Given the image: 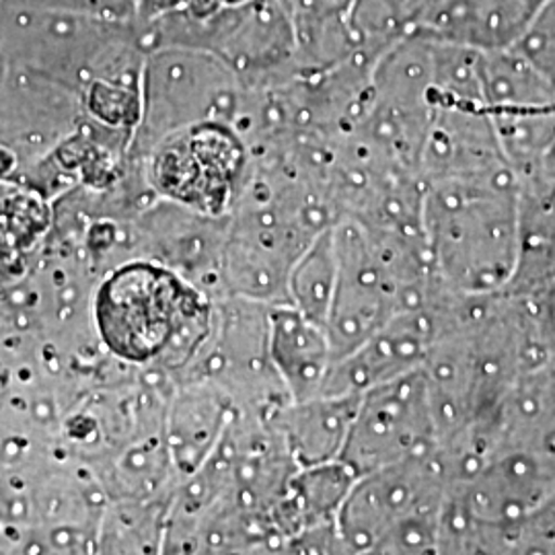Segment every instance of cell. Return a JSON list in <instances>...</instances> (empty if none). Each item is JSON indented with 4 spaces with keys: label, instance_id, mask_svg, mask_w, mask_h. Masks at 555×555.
<instances>
[{
    "label": "cell",
    "instance_id": "1",
    "mask_svg": "<svg viewBox=\"0 0 555 555\" xmlns=\"http://www.w3.org/2000/svg\"><path fill=\"white\" fill-rule=\"evenodd\" d=\"M520 179L513 169L426 183L422 229L430 263L463 295L508 291L520 258Z\"/></svg>",
    "mask_w": 555,
    "mask_h": 555
},
{
    "label": "cell",
    "instance_id": "2",
    "mask_svg": "<svg viewBox=\"0 0 555 555\" xmlns=\"http://www.w3.org/2000/svg\"><path fill=\"white\" fill-rule=\"evenodd\" d=\"M215 300L151 259H130L101 282L98 336L124 362L178 383L212 330Z\"/></svg>",
    "mask_w": 555,
    "mask_h": 555
},
{
    "label": "cell",
    "instance_id": "3",
    "mask_svg": "<svg viewBox=\"0 0 555 555\" xmlns=\"http://www.w3.org/2000/svg\"><path fill=\"white\" fill-rule=\"evenodd\" d=\"M146 52L198 48L222 60L245 87H266L298 68V40L286 0L222 2L208 13L179 9L139 25Z\"/></svg>",
    "mask_w": 555,
    "mask_h": 555
},
{
    "label": "cell",
    "instance_id": "4",
    "mask_svg": "<svg viewBox=\"0 0 555 555\" xmlns=\"http://www.w3.org/2000/svg\"><path fill=\"white\" fill-rule=\"evenodd\" d=\"M245 85L210 52L165 46L146 52L142 112L130 144V160H142L160 140L202 121L235 124Z\"/></svg>",
    "mask_w": 555,
    "mask_h": 555
},
{
    "label": "cell",
    "instance_id": "5",
    "mask_svg": "<svg viewBox=\"0 0 555 555\" xmlns=\"http://www.w3.org/2000/svg\"><path fill=\"white\" fill-rule=\"evenodd\" d=\"M151 190L210 217H231L251 173L249 144L227 121L173 132L139 160Z\"/></svg>",
    "mask_w": 555,
    "mask_h": 555
},
{
    "label": "cell",
    "instance_id": "6",
    "mask_svg": "<svg viewBox=\"0 0 555 555\" xmlns=\"http://www.w3.org/2000/svg\"><path fill=\"white\" fill-rule=\"evenodd\" d=\"M435 401L424 369L380 383L358 401L341 463L366 476L437 451Z\"/></svg>",
    "mask_w": 555,
    "mask_h": 555
},
{
    "label": "cell",
    "instance_id": "7",
    "mask_svg": "<svg viewBox=\"0 0 555 555\" xmlns=\"http://www.w3.org/2000/svg\"><path fill=\"white\" fill-rule=\"evenodd\" d=\"M447 490L437 451L357 477L337 515L344 554H373L399 520L442 500Z\"/></svg>",
    "mask_w": 555,
    "mask_h": 555
},
{
    "label": "cell",
    "instance_id": "8",
    "mask_svg": "<svg viewBox=\"0 0 555 555\" xmlns=\"http://www.w3.org/2000/svg\"><path fill=\"white\" fill-rule=\"evenodd\" d=\"M231 217H210L171 199L155 198L132 222L134 259H151L217 300Z\"/></svg>",
    "mask_w": 555,
    "mask_h": 555
},
{
    "label": "cell",
    "instance_id": "9",
    "mask_svg": "<svg viewBox=\"0 0 555 555\" xmlns=\"http://www.w3.org/2000/svg\"><path fill=\"white\" fill-rule=\"evenodd\" d=\"M79 91L36 70L7 62L0 82V142L23 157L59 149L80 128Z\"/></svg>",
    "mask_w": 555,
    "mask_h": 555
},
{
    "label": "cell",
    "instance_id": "10",
    "mask_svg": "<svg viewBox=\"0 0 555 555\" xmlns=\"http://www.w3.org/2000/svg\"><path fill=\"white\" fill-rule=\"evenodd\" d=\"M440 334L430 300L405 309L364 339L348 357L334 362L321 393H364L380 383L424 369Z\"/></svg>",
    "mask_w": 555,
    "mask_h": 555
},
{
    "label": "cell",
    "instance_id": "11",
    "mask_svg": "<svg viewBox=\"0 0 555 555\" xmlns=\"http://www.w3.org/2000/svg\"><path fill=\"white\" fill-rule=\"evenodd\" d=\"M502 169L513 167L502 153L494 121L483 103L435 98L420 159L424 183Z\"/></svg>",
    "mask_w": 555,
    "mask_h": 555
},
{
    "label": "cell",
    "instance_id": "12",
    "mask_svg": "<svg viewBox=\"0 0 555 555\" xmlns=\"http://www.w3.org/2000/svg\"><path fill=\"white\" fill-rule=\"evenodd\" d=\"M237 405L220 387L202 378L178 380L167 397L163 437L179 481L210 459L231 422Z\"/></svg>",
    "mask_w": 555,
    "mask_h": 555
},
{
    "label": "cell",
    "instance_id": "13",
    "mask_svg": "<svg viewBox=\"0 0 555 555\" xmlns=\"http://www.w3.org/2000/svg\"><path fill=\"white\" fill-rule=\"evenodd\" d=\"M547 0H442L416 25V34L474 52L516 48Z\"/></svg>",
    "mask_w": 555,
    "mask_h": 555
},
{
    "label": "cell",
    "instance_id": "14",
    "mask_svg": "<svg viewBox=\"0 0 555 555\" xmlns=\"http://www.w3.org/2000/svg\"><path fill=\"white\" fill-rule=\"evenodd\" d=\"M268 346L291 401L321 393L336 362L332 339L323 323L302 315L291 302L270 305Z\"/></svg>",
    "mask_w": 555,
    "mask_h": 555
},
{
    "label": "cell",
    "instance_id": "15",
    "mask_svg": "<svg viewBox=\"0 0 555 555\" xmlns=\"http://www.w3.org/2000/svg\"><path fill=\"white\" fill-rule=\"evenodd\" d=\"M360 393H319L288 401L270 422L297 467L339 461L358 410Z\"/></svg>",
    "mask_w": 555,
    "mask_h": 555
},
{
    "label": "cell",
    "instance_id": "16",
    "mask_svg": "<svg viewBox=\"0 0 555 555\" xmlns=\"http://www.w3.org/2000/svg\"><path fill=\"white\" fill-rule=\"evenodd\" d=\"M479 91L490 116L555 107V87L516 46L477 54Z\"/></svg>",
    "mask_w": 555,
    "mask_h": 555
},
{
    "label": "cell",
    "instance_id": "17",
    "mask_svg": "<svg viewBox=\"0 0 555 555\" xmlns=\"http://www.w3.org/2000/svg\"><path fill=\"white\" fill-rule=\"evenodd\" d=\"M298 40V64L332 66L357 52L348 13L354 0H286Z\"/></svg>",
    "mask_w": 555,
    "mask_h": 555
},
{
    "label": "cell",
    "instance_id": "18",
    "mask_svg": "<svg viewBox=\"0 0 555 555\" xmlns=\"http://www.w3.org/2000/svg\"><path fill=\"white\" fill-rule=\"evenodd\" d=\"M334 227L323 231L300 254L288 280V302L295 305L302 315L323 325L336 293L337 249Z\"/></svg>",
    "mask_w": 555,
    "mask_h": 555
},
{
    "label": "cell",
    "instance_id": "19",
    "mask_svg": "<svg viewBox=\"0 0 555 555\" xmlns=\"http://www.w3.org/2000/svg\"><path fill=\"white\" fill-rule=\"evenodd\" d=\"M7 7L66 11L100 20L139 23V0H7Z\"/></svg>",
    "mask_w": 555,
    "mask_h": 555
},
{
    "label": "cell",
    "instance_id": "20",
    "mask_svg": "<svg viewBox=\"0 0 555 555\" xmlns=\"http://www.w3.org/2000/svg\"><path fill=\"white\" fill-rule=\"evenodd\" d=\"M518 48L555 87V0H547Z\"/></svg>",
    "mask_w": 555,
    "mask_h": 555
},
{
    "label": "cell",
    "instance_id": "21",
    "mask_svg": "<svg viewBox=\"0 0 555 555\" xmlns=\"http://www.w3.org/2000/svg\"><path fill=\"white\" fill-rule=\"evenodd\" d=\"M438 2H442V0H414V11H416V25L420 23V20L428 13V11H433L435 7H437ZM416 29V27H414Z\"/></svg>",
    "mask_w": 555,
    "mask_h": 555
},
{
    "label": "cell",
    "instance_id": "22",
    "mask_svg": "<svg viewBox=\"0 0 555 555\" xmlns=\"http://www.w3.org/2000/svg\"><path fill=\"white\" fill-rule=\"evenodd\" d=\"M224 2H237V0H224Z\"/></svg>",
    "mask_w": 555,
    "mask_h": 555
}]
</instances>
